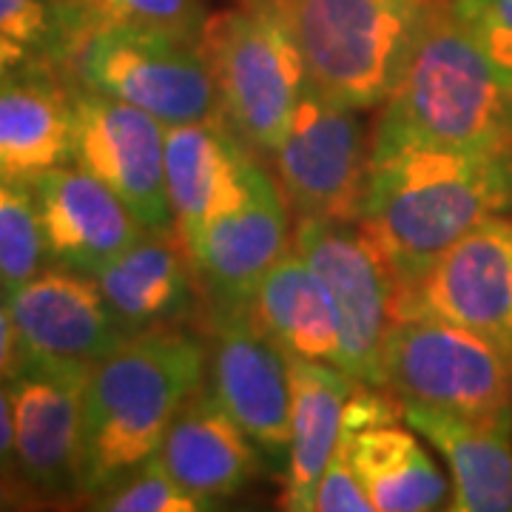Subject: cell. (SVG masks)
Segmentation results:
<instances>
[{
	"mask_svg": "<svg viewBox=\"0 0 512 512\" xmlns=\"http://www.w3.org/2000/svg\"><path fill=\"white\" fill-rule=\"evenodd\" d=\"M373 140L498 151L512 148V83L470 32L433 0L396 89L382 103Z\"/></svg>",
	"mask_w": 512,
	"mask_h": 512,
	"instance_id": "3957f363",
	"label": "cell"
},
{
	"mask_svg": "<svg viewBox=\"0 0 512 512\" xmlns=\"http://www.w3.org/2000/svg\"><path fill=\"white\" fill-rule=\"evenodd\" d=\"M60 66L40 60L0 77V183L32 185L72 163L74 94Z\"/></svg>",
	"mask_w": 512,
	"mask_h": 512,
	"instance_id": "d6986e66",
	"label": "cell"
},
{
	"mask_svg": "<svg viewBox=\"0 0 512 512\" xmlns=\"http://www.w3.org/2000/svg\"><path fill=\"white\" fill-rule=\"evenodd\" d=\"M291 447L285 461L282 510L311 512L319 478L345 427V407L356 379L342 367L291 359Z\"/></svg>",
	"mask_w": 512,
	"mask_h": 512,
	"instance_id": "7402d4cb",
	"label": "cell"
},
{
	"mask_svg": "<svg viewBox=\"0 0 512 512\" xmlns=\"http://www.w3.org/2000/svg\"><path fill=\"white\" fill-rule=\"evenodd\" d=\"M94 279L128 336L180 328L200 299L188 245L174 228H146L126 251L97 268Z\"/></svg>",
	"mask_w": 512,
	"mask_h": 512,
	"instance_id": "ac0fdd59",
	"label": "cell"
},
{
	"mask_svg": "<svg viewBox=\"0 0 512 512\" xmlns=\"http://www.w3.org/2000/svg\"><path fill=\"white\" fill-rule=\"evenodd\" d=\"M288 251V202L262 168L245 202L208 222L188 242L208 316L251 311L259 282Z\"/></svg>",
	"mask_w": 512,
	"mask_h": 512,
	"instance_id": "5bb4252c",
	"label": "cell"
},
{
	"mask_svg": "<svg viewBox=\"0 0 512 512\" xmlns=\"http://www.w3.org/2000/svg\"><path fill=\"white\" fill-rule=\"evenodd\" d=\"M46 504V495L23 476H3L0 473V510H40Z\"/></svg>",
	"mask_w": 512,
	"mask_h": 512,
	"instance_id": "1f68e13d",
	"label": "cell"
},
{
	"mask_svg": "<svg viewBox=\"0 0 512 512\" xmlns=\"http://www.w3.org/2000/svg\"><path fill=\"white\" fill-rule=\"evenodd\" d=\"M15 359H18V336H15V322L0 288V379L12 370Z\"/></svg>",
	"mask_w": 512,
	"mask_h": 512,
	"instance_id": "836d02e7",
	"label": "cell"
},
{
	"mask_svg": "<svg viewBox=\"0 0 512 512\" xmlns=\"http://www.w3.org/2000/svg\"><path fill=\"white\" fill-rule=\"evenodd\" d=\"M89 507L103 512H197L208 510L202 501L168 476L163 461L151 456L146 464L114 481L103 493L89 498Z\"/></svg>",
	"mask_w": 512,
	"mask_h": 512,
	"instance_id": "4316f807",
	"label": "cell"
},
{
	"mask_svg": "<svg viewBox=\"0 0 512 512\" xmlns=\"http://www.w3.org/2000/svg\"><path fill=\"white\" fill-rule=\"evenodd\" d=\"M251 313L288 359L342 367V333L322 279L288 251L259 282Z\"/></svg>",
	"mask_w": 512,
	"mask_h": 512,
	"instance_id": "cb8c5ba5",
	"label": "cell"
},
{
	"mask_svg": "<svg viewBox=\"0 0 512 512\" xmlns=\"http://www.w3.org/2000/svg\"><path fill=\"white\" fill-rule=\"evenodd\" d=\"M402 419L447 461V510L512 512V421L467 419L419 404H402Z\"/></svg>",
	"mask_w": 512,
	"mask_h": 512,
	"instance_id": "44dd1931",
	"label": "cell"
},
{
	"mask_svg": "<svg viewBox=\"0 0 512 512\" xmlns=\"http://www.w3.org/2000/svg\"><path fill=\"white\" fill-rule=\"evenodd\" d=\"M89 362L18 353L3 376L15 413L20 476L49 498H80L77 458Z\"/></svg>",
	"mask_w": 512,
	"mask_h": 512,
	"instance_id": "7c38bea8",
	"label": "cell"
},
{
	"mask_svg": "<svg viewBox=\"0 0 512 512\" xmlns=\"http://www.w3.org/2000/svg\"><path fill=\"white\" fill-rule=\"evenodd\" d=\"M291 32L316 92L376 109L402 77L433 0H268Z\"/></svg>",
	"mask_w": 512,
	"mask_h": 512,
	"instance_id": "277c9868",
	"label": "cell"
},
{
	"mask_svg": "<svg viewBox=\"0 0 512 512\" xmlns=\"http://www.w3.org/2000/svg\"><path fill=\"white\" fill-rule=\"evenodd\" d=\"M157 458L185 493L211 510L259 473L262 453L220 402L200 387L168 424Z\"/></svg>",
	"mask_w": 512,
	"mask_h": 512,
	"instance_id": "ffe728a7",
	"label": "cell"
},
{
	"mask_svg": "<svg viewBox=\"0 0 512 512\" xmlns=\"http://www.w3.org/2000/svg\"><path fill=\"white\" fill-rule=\"evenodd\" d=\"M382 390L478 421H512V362L470 330L430 316L396 319L382 353Z\"/></svg>",
	"mask_w": 512,
	"mask_h": 512,
	"instance_id": "52a82bcc",
	"label": "cell"
},
{
	"mask_svg": "<svg viewBox=\"0 0 512 512\" xmlns=\"http://www.w3.org/2000/svg\"><path fill=\"white\" fill-rule=\"evenodd\" d=\"M200 49L220 92L222 117L262 154H274L302 92L308 69L268 0H239L205 18Z\"/></svg>",
	"mask_w": 512,
	"mask_h": 512,
	"instance_id": "5b68a950",
	"label": "cell"
},
{
	"mask_svg": "<svg viewBox=\"0 0 512 512\" xmlns=\"http://www.w3.org/2000/svg\"><path fill=\"white\" fill-rule=\"evenodd\" d=\"M430 316L487 339L512 362V217H490L396 291V319Z\"/></svg>",
	"mask_w": 512,
	"mask_h": 512,
	"instance_id": "30bf717a",
	"label": "cell"
},
{
	"mask_svg": "<svg viewBox=\"0 0 512 512\" xmlns=\"http://www.w3.org/2000/svg\"><path fill=\"white\" fill-rule=\"evenodd\" d=\"M490 217H512V148L373 140L359 222L387 256L399 288Z\"/></svg>",
	"mask_w": 512,
	"mask_h": 512,
	"instance_id": "6da1fadb",
	"label": "cell"
},
{
	"mask_svg": "<svg viewBox=\"0 0 512 512\" xmlns=\"http://www.w3.org/2000/svg\"><path fill=\"white\" fill-rule=\"evenodd\" d=\"M57 66L74 89L131 103L165 126L222 117L220 92L200 37L109 29L74 43Z\"/></svg>",
	"mask_w": 512,
	"mask_h": 512,
	"instance_id": "8992f818",
	"label": "cell"
},
{
	"mask_svg": "<svg viewBox=\"0 0 512 512\" xmlns=\"http://www.w3.org/2000/svg\"><path fill=\"white\" fill-rule=\"evenodd\" d=\"M40 60H46V57H40L37 52H32L29 46H23L18 40H12V37L0 35V77L20 72V69H26V66H35ZM52 63H55V60H52Z\"/></svg>",
	"mask_w": 512,
	"mask_h": 512,
	"instance_id": "d6a6232c",
	"label": "cell"
},
{
	"mask_svg": "<svg viewBox=\"0 0 512 512\" xmlns=\"http://www.w3.org/2000/svg\"><path fill=\"white\" fill-rule=\"evenodd\" d=\"M293 251L328 291L339 333L342 370L356 382L382 387V353L396 322V274L359 220H296Z\"/></svg>",
	"mask_w": 512,
	"mask_h": 512,
	"instance_id": "ba28073f",
	"label": "cell"
},
{
	"mask_svg": "<svg viewBox=\"0 0 512 512\" xmlns=\"http://www.w3.org/2000/svg\"><path fill=\"white\" fill-rule=\"evenodd\" d=\"M447 6L512 83V0H447Z\"/></svg>",
	"mask_w": 512,
	"mask_h": 512,
	"instance_id": "83f0119b",
	"label": "cell"
},
{
	"mask_svg": "<svg viewBox=\"0 0 512 512\" xmlns=\"http://www.w3.org/2000/svg\"><path fill=\"white\" fill-rule=\"evenodd\" d=\"M202 382L205 345L183 328L131 333L94 362L80 421V498L89 501L157 456L168 424Z\"/></svg>",
	"mask_w": 512,
	"mask_h": 512,
	"instance_id": "7a4b0ae2",
	"label": "cell"
},
{
	"mask_svg": "<svg viewBox=\"0 0 512 512\" xmlns=\"http://www.w3.org/2000/svg\"><path fill=\"white\" fill-rule=\"evenodd\" d=\"M63 29L60 57L74 43L109 32V29H154L171 35L200 37L202 18L200 0H52Z\"/></svg>",
	"mask_w": 512,
	"mask_h": 512,
	"instance_id": "d4e9b609",
	"label": "cell"
},
{
	"mask_svg": "<svg viewBox=\"0 0 512 512\" xmlns=\"http://www.w3.org/2000/svg\"><path fill=\"white\" fill-rule=\"evenodd\" d=\"M0 35L55 63L63 46V29L52 0H0Z\"/></svg>",
	"mask_w": 512,
	"mask_h": 512,
	"instance_id": "f1b7e54d",
	"label": "cell"
},
{
	"mask_svg": "<svg viewBox=\"0 0 512 512\" xmlns=\"http://www.w3.org/2000/svg\"><path fill=\"white\" fill-rule=\"evenodd\" d=\"M55 265L94 274L146 231L109 185L83 168H52L29 185Z\"/></svg>",
	"mask_w": 512,
	"mask_h": 512,
	"instance_id": "e0dca14e",
	"label": "cell"
},
{
	"mask_svg": "<svg viewBox=\"0 0 512 512\" xmlns=\"http://www.w3.org/2000/svg\"><path fill=\"white\" fill-rule=\"evenodd\" d=\"M313 510L316 512H370L373 504L367 498L362 481L356 476V470L350 467L348 450L342 444V436H339V444L330 456L325 473L319 478V487H316V495H313Z\"/></svg>",
	"mask_w": 512,
	"mask_h": 512,
	"instance_id": "f546056e",
	"label": "cell"
},
{
	"mask_svg": "<svg viewBox=\"0 0 512 512\" xmlns=\"http://www.w3.org/2000/svg\"><path fill=\"white\" fill-rule=\"evenodd\" d=\"M373 137L359 109L342 106L311 83L274 148L276 185L296 220H359L370 180Z\"/></svg>",
	"mask_w": 512,
	"mask_h": 512,
	"instance_id": "9c48e42d",
	"label": "cell"
},
{
	"mask_svg": "<svg viewBox=\"0 0 512 512\" xmlns=\"http://www.w3.org/2000/svg\"><path fill=\"white\" fill-rule=\"evenodd\" d=\"M225 117L165 128V185L185 245L251 194L262 165Z\"/></svg>",
	"mask_w": 512,
	"mask_h": 512,
	"instance_id": "2e32d148",
	"label": "cell"
},
{
	"mask_svg": "<svg viewBox=\"0 0 512 512\" xmlns=\"http://www.w3.org/2000/svg\"><path fill=\"white\" fill-rule=\"evenodd\" d=\"M72 86V83H69ZM72 163L106 183L146 228H171L165 123L131 103L74 89Z\"/></svg>",
	"mask_w": 512,
	"mask_h": 512,
	"instance_id": "4fadbf2b",
	"label": "cell"
},
{
	"mask_svg": "<svg viewBox=\"0 0 512 512\" xmlns=\"http://www.w3.org/2000/svg\"><path fill=\"white\" fill-rule=\"evenodd\" d=\"M342 444L373 510H447L453 487L427 456L416 433L393 421L365 424L356 430L342 427Z\"/></svg>",
	"mask_w": 512,
	"mask_h": 512,
	"instance_id": "603a6c76",
	"label": "cell"
},
{
	"mask_svg": "<svg viewBox=\"0 0 512 512\" xmlns=\"http://www.w3.org/2000/svg\"><path fill=\"white\" fill-rule=\"evenodd\" d=\"M49 262L32 188L0 183V288H15Z\"/></svg>",
	"mask_w": 512,
	"mask_h": 512,
	"instance_id": "484cf974",
	"label": "cell"
},
{
	"mask_svg": "<svg viewBox=\"0 0 512 512\" xmlns=\"http://www.w3.org/2000/svg\"><path fill=\"white\" fill-rule=\"evenodd\" d=\"M0 473L20 476L18 444H15V413L6 390V379H0Z\"/></svg>",
	"mask_w": 512,
	"mask_h": 512,
	"instance_id": "4dcf8cb0",
	"label": "cell"
},
{
	"mask_svg": "<svg viewBox=\"0 0 512 512\" xmlns=\"http://www.w3.org/2000/svg\"><path fill=\"white\" fill-rule=\"evenodd\" d=\"M205 345L208 393L271 464L291 447V359L259 328L251 311L211 313Z\"/></svg>",
	"mask_w": 512,
	"mask_h": 512,
	"instance_id": "8fae6325",
	"label": "cell"
},
{
	"mask_svg": "<svg viewBox=\"0 0 512 512\" xmlns=\"http://www.w3.org/2000/svg\"><path fill=\"white\" fill-rule=\"evenodd\" d=\"M3 299L15 322L18 353L26 356L94 365L128 339L100 282L86 271L66 265L43 268L32 279L6 288Z\"/></svg>",
	"mask_w": 512,
	"mask_h": 512,
	"instance_id": "9a60e30c",
	"label": "cell"
}]
</instances>
